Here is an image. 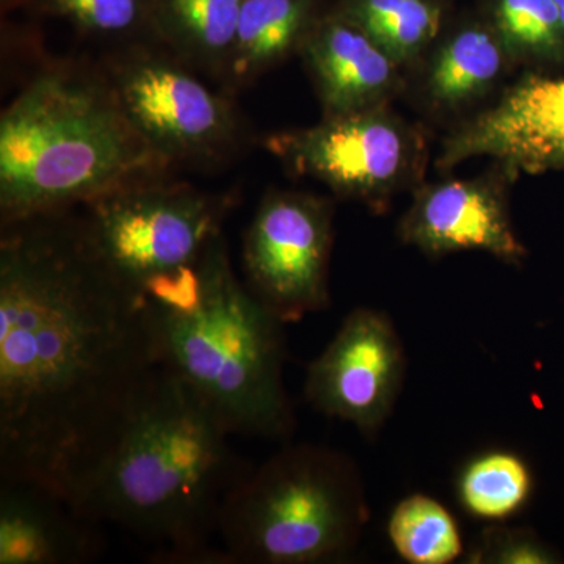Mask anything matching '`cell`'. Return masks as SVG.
Here are the masks:
<instances>
[{
    "label": "cell",
    "instance_id": "21",
    "mask_svg": "<svg viewBox=\"0 0 564 564\" xmlns=\"http://www.w3.org/2000/svg\"><path fill=\"white\" fill-rule=\"evenodd\" d=\"M502 68V50L491 33L467 29L455 35L434 62L430 88L434 98L459 102L488 87Z\"/></svg>",
    "mask_w": 564,
    "mask_h": 564
},
{
    "label": "cell",
    "instance_id": "20",
    "mask_svg": "<svg viewBox=\"0 0 564 564\" xmlns=\"http://www.w3.org/2000/svg\"><path fill=\"white\" fill-rule=\"evenodd\" d=\"M47 17L69 22L85 35L120 43H161L154 0H32ZM162 44V43H161Z\"/></svg>",
    "mask_w": 564,
    "mask_h": 564
},
{
    "label": "cell",
    "instance_id": "6",
    "mask_svg": "<svg viewBox=\"0 0 564 564\" xmlns=\"http://www.w3.org/2000/svg\"><path fill=\"white\" fill-rule=\"evenodd\" d=\"M236 204L231 193H209L165 174L93 199L82 206V220L111 272L143 295L152 282L198 262Z\"/></svg>",
    "mask_w": 564,
    "mask_h": 564
},
{
    "label": "cell",
    "instance_id": "8",
    "mask_svg": "<svg viewBox=\"0 0 564 564\" xmlns=\"http://www.w3.org/2000/svg\"><path fill=\"white\" fill-rule=\"evenodd\" d=\"M332 212L323 199L272 192L243 237L245 284L284 325L329 304Z\"/></svg>",
    "mask_w": 564,
    "mask_h": 564
},
{
    "label": "cell",
    "instance_id": "2",
    "mask_svg": "<svg viewBox=\"0 0 564 564\" xmlns=\"http://www.w3.org/2000/svg\"><path fill=\"white\" fill-rule=\"evenodd\" d=\"M191 386L159 367L69 503L155 545L158 563L228 564L214 547L229 494L252 467Z\"/></svg>",
    "mask_w": 564,
    "mask_h": 564
},
{
    "label": "cell",
    "instance_id": "17",
    "mask_svg": "<svg viewBox=\"0 0 564 564\" xmlns=\"http://www.w3.org/2000/svg\"><path fill=\"white\" fill-rule=\"evenodd\" d=\"M467 514L488 522H503L524 510L532 497L533 475L521 456L494 451L464 466L456 484Z\"/></svg>",
    "mask_w": 564,
    "mask_h": 564
},
{
    "label": "cell",
    "instance_id": "23",
    "mask_svg": "<svg viewBox=\"0 0 564 564\" xmlns=\"http://www.w3.org/2000/svg\"><path fill=\"white\" fill-rule=\"evenodd\" d=\"M474 564H555L558 552L544 543L533 530L491 525L484 530L467 556Z\"/></svg>",
    "mask_w": 564,
    "mask_h": 564
},
{
    "label": "cell",
    "instance_id": "3",
    "mask_svg": "<svg viewBox=\"0 0 564 564\" xmlns=\"http://www.w3.org/2000/svg\"><path fill=\"white\" fill-rule=\"evenodd\" d=\"M159 367L181 378L234 434L288 440L284 323L234 272L225 237L143 292Z\"/></svg>",
    "mask_w": 564,
    "mask_h": 564
},
{
    "label": "cell",
    "instance_id": "5",
    "mask_svg": "<svg viewBox=\"0 0 564 564\" xmlns=\"http://www.w3.org/2000/svg\"><path fill=\"white\" fill-rule=\"evenodd\" d=\"M369 516L351 458L323 445H289L232 489L218 538L228 564L343 562Z\"/></svg>",
    "mask_w": 564,
    "mask_h": 564
},
{
    "label": "cell",
    "instance_id": "7",
    "mask_svg": "<svg viewBox=\"0 0 564 564\" xmlns=\"http://www.w3.org/2000/svg\"><path fill=\"white\" fill-rule=\"evenodd\" d=\"M101 69L129 120L173 166L218 169L243 151L247 122L231 93L212 90L163 44H126Z\"/></svg>",
    "mask_w": 564,
    "mask_h": 564
},
{
    "label": "cell",
    "instance_id": "22",
    "mask_svg": "<svg viewBox=\"0 0 564 564\" xmlns=\"http://www.w3.org/2000/svg\"><path fill=\"white\" fill-rule=\"evenodd\" d=\"M496 20L500 35L516 50L549 52L562 43L555 0H499Z\"/></svg>",
    "mask_w": 564,
    "mask_h": 564
},
{
    "label": "cell",
    "instance_id": "11",
    "mask_svg": "<svg viewBox=\"0 0 564 564\" xmlns=\"http://www.w3.org/2000/svg\"><path fill=\"white\" fill-rule=\"evenodd\" d=\"M488 155L538 173L564 163V79L530 77L448 140L443 166Z\"/></svg>",
    "mask_w": 564,
    "mask_h": 564
},
{
    "label": "cell",
    "instance_id": "1",
    "mask_svg": "<svg viewBox=\"0 0 564 564\" xmlns=\"http://www.w3.org/2000/svg\"><path fill=\"white\" fill-rule=\"evenodd\" d=\"M159 369L147 300L73 210L2 225L0 475L70 500Z\"/></svg>",
    "mask_w": 564,
    "mask_h": 564
},
{
    "label": "cell",
    "instance_id": "25",
    "mask_svg": "<svg viewBox=\"0 0 564 564\" xmlns=\"http://www.w3.org/2000/svg\"><path fill=\"white\" fill-rule=\"evenodd\" d=\"M556 9H558L560 20H562L564 31V0H555Z\"/></svg>",
    "mask_w": 564,
    "mask_h": 564
},
{
    "label": "cell",
    "instance_id": "10",
    "mask_svg": "<svg viewBox=\"0 0 564 564\" xmlns=\"http://www.w3.org/2000/svg\"><path fill=\"white\" fill-rule=\"evenodd\" d=\"M263 143L291 172L356 198L388 191L406 165L402 131L375 107L325 117L311 128L273 133Z\"/></svg>",
    "mask_w": 564,
    "mask_h": 564
},
{
    "label": "cell",
    "instance_id": "15",
    "mask_svg": "<svg viewBox=\"0 0 564 564\" xmlns=\"http://www.w3.org/2000/svg\"><path fill=\"white\" fill-rule=\"evenodd\" d=\"M314 0H243L223 90H242L303 46L314 28Z\"/></svg>",
    "mask_w": 564,
    "mask_h": 564
},
{
    "label": "cell",
    "instance_id": "9",
    "mask_svg": "<svg viewBox=\"0 0 564 564\" xmlns=\"http://www.w3.org/2000/svg\"><path fill=\"white\" fill-rule=\"evenodd\" d=\"M404 370L403 343L391 318L361 307L307 367L304 397L318 413L372 437L395 408Z\"/></svg>",
    "mask_w": 564,
    "mask_h": 564
},
{
    "label": "cell",
    "instance_id": "24",
    "mask_svg": "<svg viewBox=\"0 0 564 564\" xmlns=\"http://www.w3.org/2000/svg\"><path fill=\"white\" fill-rule=\"evenodd\" d=\"M2 2V11L6 13V11L18 9V7L25 6V3H32V0H0Z\"/></svg>",
    "mask_w": 564,
    "mask_h": 564
},
{
    "label": "cell",
    "instance_id": "12",
    "mask_svg": "<svg viewBox=\"0 0 564 564\" xmlns=\"http://www.w3.org/2000/svg\"><path fill=\"white\" fill-rule=\"evenodd\" d=\"M400 232L404 242L432 256L477 250L510 263L525 256L503 199L481 182H444L423 192Z\"/></svg>",
    "mask_w": 564,
    "mask_h": 564
},
{
    "label": "cell",
    "instance_id": "14",
    "mask_svg": "<svg viewBox=\"0 0 564 564\" xmlns=\"http://www.w3.org/2000/svg\"><path fill=\"white\" fill-rule=\"evenodd\" d=\"M302 50L325 117L373 109L391 87L395 61L339 13L315 22Z\"/></svg>",
    "mask_w": 564,
    "mask_h": 564
},
{
    "label": "cell",
    "instance_id": "4",
    "mask_svg": "<svg viewBox=\"0 0 564 564\" xmlns=\"http://www.w3.org/2000/svg\"><path fill=\"white\" fill-rule=\"evenodd\" d=\"M173 169L129 120L101 66L54 63L2 111L0 220L73 210Z\"/></svg>",
    "mask_w": 564,
    "mask_h": 564
},
{
    "label": "cell",
    "instance_id": "19",
    "mask_svg": "<svg viewBox=\"0 0 564 564\" xmlns=\"http://www.w3.org/2000/svg\"><path fill=\"white\" fill-rule=\"evenodd\" d=\"M361 28L393 58L425 47L441 28V10L430 0H345L337 11Z\"/></svg>",
    "mask_w": 564,
    "mask_h": 564
},
{
    "label": "cell",
    "instance_id": "13",
    "mask_svg": "<svg viewBox=\"0 0 564 564\" xmlns=\"http://www.w3.org/2000/svg\"><path fill=\"white\" fill-rule=\"evenodd\" d=\"M98 522L41 486L2 481L0 564H85L102 554Z\"/></svg>",
    "mask_w": 564,
    "mask_h": 564
},
{
    "label": "cell",
    "instance_id": "18",
    "mask_svg": "<svg viewBox=\"0 0 564 564\" xmlns=\"http://www.w3.org/2000/svg\"><path fill=\"white\" fill-rule=\"evenodd\" d=\"M397 554L411 564H451L463 555V538L454 514L426 494L399 502L388 522Z\"/></svg>",
    "mask_w": 564,
    "mask_h": 564
},
{
    "label": "cell",
    "instance_id": "16",
    "mask_svg": "<svg viewBox=\"0 0 564 564\" xmlns=\"http://www.w3.org/2000/svg\"><path fill=\"white\" fill-rule=\"evenodd\" d=\"M243 0H154L159 40L210 79L228 74Z\"/></svg>",
    "mask_w": 564,
    "mask_h": 564
}]
</instances>
